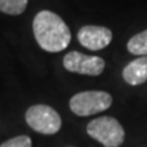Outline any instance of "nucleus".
I'll return each instance as SVG.
<instances>
[{"mask_svg":"<svg viewBox=\"0 0 147 147\" xmlns=\"http://www.w3.org/2000/svg\"><path fill=\"white\" fill-rule=\"evenodd\" d=\"M33 33L38 45L47 52H61L71 42L67 23L52 11H40L34 16Z\"/></svg>","mask_w":147,"mask_h":147,"instance_id":"1","label":"nucleus"},{"mask_svg":"<svg viewBox=\"0 0 147 147\" xmlns=\"http://www.w3.org/2000/svg\"><path fill=\"white\" fill-rule=\"evenodd\" d=\"M87 134L105 147H119L123 144L125 132L115 117L102 116L87 124Z\"/></svg>","mask_w":147,"mask_h":147,"instance_id":"2","label":"nucleus"},{"mask_svg":"<svg viewBox=\"0 0 147 147\" xmlns=\"http://www.w3.org/2000/svg\"><path fill=\"white\" fill-rule=\"evenodd\" d=\"M112 95L101 90H90L75 94L69 100V109L76 116H91L109 109L112 105Z\"/></svg>","mask_w":147,"mask_h":147,"instance_id":"3","label":"nucleus"},{"mask_svg":"<svg viewBox=\"0 0 147 147\" xmlns=\"http://www.w3.org/2000/svg\"><path fill=\"white\" fill-rule=\"evenodd\" d=\"M26 123L36 132L42 135H55L61 128V117L56 110L48 105H33L26 110Z\"/></svg>","mask_w":147,"mask_h":147,"instance_id":"4","label":"nucleus"},{"mask_svg":"<svg viewBox=\"0 0 147 147\" xmlns=\"http://www.w3.org/2000/svg\"><path fill=\"white\" fill-rule=\"evenodd\" d=\"M64 68L69 72L89 75V76H98L105 69V61L100 56H89L80 52H69L63 59Z\"/></svg>","mask_w":147,"mask_h":147,"instance_id":"5","label":"nucleus"},{"mask_svg":"<svg viewBox=\"0 0 147 147\" xmlns=\"http://www.w3.org/2000/svg\"><path fill=\"white\" fill-rule=\"evenodd\" d=\"M112 38V32L104 26L87 25L80 27V30L78 32V41L80 42V45L90 51H101L106 48L110 44Z\"/></svg>","mask_w":147,"mask_h":147,"instance_id":"6","label":"nucleus"},{"mask_svg":"<svg viewBox=\"0 0 147 147\" xmlns=\"http://www.w3.org/2000/svg\"><path fill=\"white\" fill-rule=\"evenodd\" d=\"M123 78L131 86H139L147 80V56L132 60L123 69Z\"/></svg>","mask_w":147,"mask_h":147,"instance_id":"7","label":"nucleus"},{"mask_svg":"<svg viewBox=\"0 0 147 147\" xmlns=\"http://www.w3.org/2000/svg\"><path fill=\"white\" fill-rule=\"evenodd\" d=\"M127 49L135 56H147V30L131 37L127 44Z\"/></svg>","mask_w":147,"mask_h":147,"instance_id":"8","label":"nucleus"},{"mask_svg":"<svg viewBox=\"0 0 147 147\" xmlns=\"http://www.w3.org/2000/svg\"><path fill=\"white\" fill-rule=\"evenodd\" d=\"M27 7V0H0V11L7 15H21Z\"/></svg>","mask_w":147,"mask_h":147,"instance_id":"9","label":"nucleus"},{"mask_svg":"<svg viewBox=\"0 0 147 147\" xmlns=\"http://www.w3.org/2000/svg\"><path fill=\"white\" fill-rule=\"evenodd\" d=\"M0 147H32V139L26 136V135H21V136H15L12 139H8Z\"/></svg>","mask_w":147,"mask_h":147,"instance_id":"10","label":"nucleus"}]
</instances>
